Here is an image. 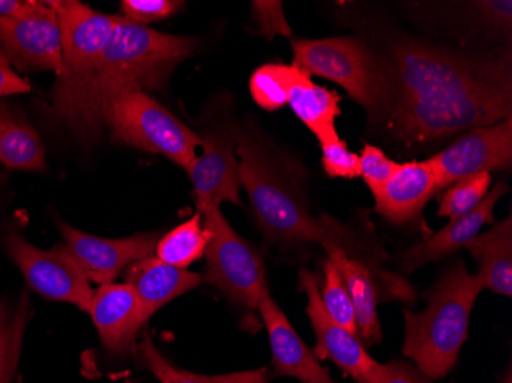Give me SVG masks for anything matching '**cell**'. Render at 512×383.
Instances as JSON below:
<instances>
[{
  "instance_id": "12",
  "label": "cell",
  "mask_w": 512,
  "mask_h": 383,
  "mask_svg": "<svg viewBox=\"0 0 512 383\" xmlns=\"http://www.w3.org/2000/svg\"><path fill=\"white\" fill-rule=\"evenodd\" d=\"M62 34L63 74L56 85L83 79L94 68L122 16L97 13L79 0H51Z\"/></svg>"
},
{
  "instance_id": "5",
  "label": "cell",
  "mask_w": 512,
  "mask_h": 383,
  "mask_svg": "<svg viewBox=\"0 0 512 383\" xmlns=\"http://www.w3.org/2000/svg\"><path fill=\"white\" fill-rule=\"evenodd\" d=\"M293 65L309 76L341 85L370 115L371 125H384L391 105V82L381 53L355 36L292 42Z\"/></svg>"
},
{
  "instance_id": "17",
  "label": "cell",
  "mask_w": 512,
  "mask_h": 383,
  "mask_svg": "<svg viewBox=\"0 0 512 383\" xmlns=\"http://www.w3.org/2000/svg\"><path fill=\"white\" fill-rule=\"evenodd\" d=\"M508 183L499 181L490 189L485 200L473 212L454 218L450 223L434 235L428 236L421 243L408 247L399 255L402 272L410 273L428 266L431 262L444 261L459 250L465 249L468 244L482 232L486 224H494V209L497 201L508 192Z\"/></svg>"
},
{
  "instance_id": "13",
  "label": "cell",
  "mask_w": 512,
  "mask_h": 383,
  "mask_svg": "<svg viewBox=\"0 0 512 383\" xmlns=\"http://www.w3.org/2000/svg\"><path fill=\"white\" fill-rule=\"evenodd\" d=\"M0 51L19 68L46 69L62 76V34L50 2L36 0L27 13L0 23Z\"/></svg>"
},
{
  "instance_id": "8",
  "label": "cell",
  "mask_w": 512,
  "mask_h": 383,
  "mask_svg": "<svg viewBox=\"0 0 512 383\" xmlns=\"http://www.w3.org/2000/svg\"><path fill=\"white\" fill-rule=\"evenodd\" d=\"M7 249L28 284L40 296L88 311L94 290L65 244L50 250L39 249L19 232L11 230L7 236Z\"/></svg>"
},
{
  "instance_id": "11",
  "label": "cell",
  "mask_w": 512,
  "mask_h": 383,
  "mask_svg": "<svg viewBox=\"0 0 512 383\" xmlns=\"http://www.w3.org/2000/svg\"><path fill=\"white\" fill-rule=\"evenodd\" d=\"M428 161L436 172L439 194L463 178L509 169L512 164V117L496 125L467 131Z\"/></svg>"
},
{
  "instance_id": "18",
  "label": "cell",
  "mask_w": 512,
  "mask_h": 383,
  "mask_svg": "<svg viewBox=\"0 0 512 383\" xmlns=\"http://www.w3.org/2000/svg\"><path fill=\"white\" fill-rule=\"evenodd\" d=\"M88 313L109 353L126 356L137 351V336L146 324L135 293L126 282L100 285L92 293Z\"/></svg>"
},
{
  "instance_id": "14",
  "label": "cell",
  "mask_w": 512,
  "mask_h": 383,
  "mask_svg": "<svg viewBox=\"0 0 512 383\" xmlns=\"http://www.w3.org/2000/svg\"><path fill=\"white\" fill-rule=\"evenodd\" d=\"M65 247L76 259L89 282L112 284L120 273L135 262L154 255L160 235L137 233L122 239L100 238L80 232L66 223H59Z\"/></svg>"
},
{
  "instance_id": "20",
  "label": "cell",
  "mask_w": 512,
  "mask_h": 383,
  "mask_svg": "<svg viewBox=\"0 0 512 383\" xmlns=\"http://www.w3.org/2000/svg\"><path fill=\"white\" fill-rule=\"evenodd\" d=\"M126 284L135 293L143 321H149L160 308L184 293L203 284V276L189 270L177 269L151 255L135 262L126 270Z\"/></svg>"
},
{
  "instance_id": "2",
  "label": "cell",
  "mask_w": 512,
  "mask_h": 383,
  "mask_svg": "<svg viewBox=\"0 0 512 383\" xmlns=\"http://www.w3.org/2000/svg\"><path fill=\"white\" fill-rule=\"evenodd\" d=\"M195 48L194 37L158 33L122 16L94 68L77 82L56 85L54 118L88 143L102 134L103 108L114 95L131 88H165L175 68Z\"/></svg>"
},
{
  "instance_id": "24",
  "label": "cell",
  "mask_w": 512,
  "mask_h": 383,
  "mask_svg": "<svg viewBox=\"0 0 512 383\" xmlns=\"http://www.w3.org/2000/svg\"><path fill=\"white\" fill-rule=\"evenodd\" d=\"M137 351L145 367L160 383H270V373L266 367L226 374H200L178 368L160 353L149 336L138 344Z\"/></svg>"
},
{
  "instance_id": "9",
  "label": "cell",
  "mask_w": 512,
  "mask_h": 383,
  "mask_svg": "<svg viewBox=\"0 0 512 383\" xmlns=\"http://www.w3.org/2000/svg\"><path fill=\"white\" fill-rule=\"evenodd\" d=\"M327 258L338 267L347 284L348 295L355 310L358 338L365 348L381 344V321H379V302H413L414 292L407 279L394 273L385 272L379 267L370 266L361 259L350 258L339 247H325Z\"/></svg>"
},
{
  "instance_id": "28",
  "label": "cell",
  "mask_w": 512,
  "mask_h": 383,
  "mask_svg": "<svg viewBox=\"0 0 512 383\" xmlns=\"http://www.w3.org/2000/svg\"><path fill=\"white\" fill-rule=\"evenodd\" d=\"M322 275H324V279H322V285L319 281V285H321L319 292H321L322 304H324L325 310L332 316L336 324L358 336L355 310H353L352 299L348 295L344 276L341 275L338 267L329 258L322 262Z\"/></svg>"
},
{
  "instance_id": "29",
  "label": "cell",
  "mask_w": 512,
  "mask_h": 383,
  "mask_svg": "<svg viewBox=\"0 0 512 383\" xmlns=\"http://www.w3.org/2000/svg\"><path fill=\"white\" fill-rule=\"evenodd\" d=\"M322 151V167L330 178L361 177V164L359 155L348 149L347 143L339 135L319 141Z\"/></svg>"
},
{
  "instance_id": "15",
  "label": "cell",
  "mask_w": 512,
  "mask_h": 383,
  "mask_svg": "<svg viewBox=\"0 0 512 383\" xmlns=\"http://www.w3.org/2000/svg\"><path fill=\"white\" fill-rule=\"evenodd\" d=\"M203 152L186 167L197 198V209L223 203L241 204L237 137L234 128H214L201 135Z\"/></svg>"
},
{
  "instance_id": "6",
  "label": "cell",
  "mask_w": 512,
  "mask_h": 383,
  "mask_svg": "<svg viewBox=\"0 0 512 383\" xmlns=\"http://www.w3.org/2000/svg\"><path fill=\"white\" fill-rule=\"evenodd\" d=\"M198 213L209 232L203 281L243 310L246 327L260 328L258 305L270 295L263 258L230 227L220 207H204Z\"/></svg>"
},
{
  "instance_id": "19",
  "label": "cell",
  "mask_w": 512,
  "mask_h": 383,
  "mask_svg": "<svg viewBox=\"0 0 512 383\" xmlns=\"http://www.w3.org/2000/svg\"><path fill=\"white\" fill-rule=\"evenodd\" d=\"M439 194L437 177L430 161L401 164L393 177L382 186L376 201V212L393 226L405 227L421 220L428 201Z\"/></svg>"
},
{
  "instance_id": "26",
  "label": "cell",
  "mask_w": 512,
  "mask_h": 383,
  "mask_svg": "<svg viewBox=\"0 0 512 383\" xmlns=\"http://www.w3.org/2000/svg\"><path fill=\"white\" fill-rule=\"evenodd\" d=\"M28 296L16 307L0 302V383H13L27 327Z\"/></svg>"
},
{
  "instance_id": "31",
  "label": "cell",
  "mask_w": 512,
  "mask_h": 383,
  "mask_svg": "<svg viewBox=\"0 0 512 383\" xmlns=\"http://www.w3.org/2000/svg\"><path fill=\"white\" fill-rule=\"evenodd\" d=\"M183 2L175 0H123V16L126 20L138 25L157 22V20L166 19L180 10Z\"/></svg>"
},
{
  "instance_id": "23",
  "label": "cell",
  "mask_w": 512,
  "mask_h": 383,
  "mask_svg": "<svg viewBox=\"0 0 512 383\" xmlns=\"http://www.w3.org/2000/svg\"><path fill=\"white\" fill-rule=\"evenodd\" d=\"M0 163L16 171H43L46 154L36 129L0 103Z\"/></svg>"
},
{
  "instance_id": "34",
  "label": "cell",
  "mask_w": 512,
  "mask_h": 383,
  "mask_svg": "<svg viewBox=\"0 0 512 383\" xmlns=\"http://www.w3.org/2000/svg\"><path fill=\"white\" fill-rule=\"evenodd\" d=\"M36 0H0V23H7L33 8Z\"/></svg>"
},
{
  "instance_id": "21",
  "label": "cell",
  "mask_w": 512,
  "mask_h": 383,
  "mask_svg": "<svg viewBox=\"0 0 512 383\" xmlns=\"http://www.w3.org/2000/svg\"><path fill=\"white\" fill-rule=\"evenodd\" d=\"M295 65H287L286 86H284V106L289 105L318 141L327 140L338 134L336 118L342 114L339 108L341 95L336 91L316 85Z\"/></svg>"
},
{
  "instance_id": "25",
  "label": "cell",
  "mask_w": 512,
  "mask_h": 383,
  "mask_svg": "<svg viewBox=\"0 0 512 383\" xmlns=\"http://www.w3.org/2000/svg\"><path fill=\"white\" fill-rule=\"evenodd\" d=\"M207 243L209 232L203 226V218L197 212L188 221L160 236L155 247V256L168 266L188 270L191 264L206 253Z\"/></svg>"
},
{
  "instance_id": "1",
  "label": "cell",
  "mask_w": 512,
  "mask_h": 383,
  "mask_svg": "<svg viewBox=\"0 0 512 383\" xmlns=\"http://www.w3.org/2000/svg\"><path fill=\"white\" fill-rule=\"evenodd\" d=\"M382 57L391 82L384 126L407 148L512 117L511 51L465 53L401 36Z\"/></svg>"
},
{
  "instance_id": "32",
  "label": "cell",
  "mask_w": 512,
  "mask_h": 383,
  "mask_svg": "<svg viewBox=\"0 0 512 383\" xmlns=\"http://www.w3.org/2000/svg\"><path fill=\"white\" fill-rule=\"evenodd\" d=\"M375 383H436V380L428 377L427 374L422 373L413 362L408 359H391L385 362L381 367V374ZM511 383V377L506 379V382Z\"/></svg>"
},
{
  "instance_id": "4",
  "label": "cell",
  "mask_w": 512,
  "mask_h": 383,
  "mask_svg": "<svg viewBox=\"0 0 512 383\" xmlns=\"http://www.w3.org/2000/svg\"><path fill=\"white\" fill-rule=\"evenodd\" d=\"M482 290L462 259L448 264L425 292L424 310H404L405 359L431 379L447 377L467 342L471 315Z\"/></svg>"
},
{
  "instance_id": "27",
  "label": "cell",
  "mask_w": 512,
  "mask_h": 383,
  "mask_svg": "<svg viewBox=\"0 0 512 383\" xmlns=\"http://www.w3.org/2000/svg\"><path fill=\"white\" fill-rule=\"evenodd\" d=\"M491 183H493V177L490 172H482V174L456 181L440 192L442 195L439 198L437 215L454 220L473 212L490 192Z\"/></svg>"
},
{
  "instance_id": "7",
  "label": "cell",
  "mask_w": 512,
  "mask_h": 383,
  "mask_svg": "<svg viewBox=\"0 0 512 383\" xmlns=\"http://www.w3.org/2000/svg\"><path fill=\"white\" fill-rule=\"evenodd\" d=\"M103 126L123 145L142 149L186 167L197 157L201 135L140 89H125L103 108Z\"/></svg>"
},
{
  "instance_id": "30",
  "label": "cell",
  "mask_w": 512,
  "mask_h": 383,
  "mask_svg": "<svg viewBox=\"0 0 512 383\" xmlns=\"http://www.w3.org/2000/svg\"><path fill=\"white\" fill-rule=\"evenodd\" d=\"M361 164V177L370 187L371 194H378L385 183L398 171L401 163L390 160L382 149L373 145H365L359 155Z\"/></svg>"
},
{
  "instance_id": "16",
  "label": "cell",
  "mask_w": 512,
  "mask_h": 383,
  "mask_svg": "<svg viewBox=\"0 0 512 383\" xmlns=\"http://www.w3.org/2000/svg\"><path fill=\"white\" fill-rule=\"evenodd\" d=\"M258 315L269 336L276 377H290L299 383H338L330 371L322 367L315 351L302 341L272 295L260 302Z\"/></svg>"
},
{
  "instance_id": "22",
  "label": "cell",
  "mask_w": 512,
  "mask_h": 383,
  "mask_svg": "<svg viewBox=\"0 0 512 383\" xmlns=\"http://www.w3.org/2000/svg\"><path fill=\"white\" fill-rule=\"evenodd\" d=\"M465 249L477 262V279L483 290L496 295L512 296V217L494 224L488 232L479 233Z\"/></svg>"
},
{
  "instance_id": "10",
  "label": "cell",
  "mask_w": 512,
  "mask_h": 383,
  "mask_svg": "<svg viewBox=\"0 0 512 383\" xmlns=\"http://www.w3.org/2000/svg\"><path fill=\"white\" fill-rule=\"evenodd\" d=\"M298 287L307 296V316L316 336L319 361H332L356 383H375L382 364L368 353L358 336L333 321L322 304L319 276L309 269L299 270Z\"/></svg>"
},
{
  "instance_id": "3",
  "label": "cell",
  "mask_w": 512,
  "mask_h": 383,
  "mask_svg": "<svg viewBox=\"0 0 512 383\" xmlns=\"http://www.w3.org/2000/svg\"><path fill=\"white\" fill-rule=\"evenodd\" d=\"M235 137L241 184L246 186L256 224L269 246L284 252L312 244H319L322 249L335 246L350 258L381 266L384 250L367 246L335 218L313 215L292 166L244 129H235Z\"/></svg>"
},
{
  "instance_id": "33",
  "label": "cell",
  "mask_w": 512,
  "mask_h": 383,
  "mask_svg": "<svg viewBox=\"0 0 512 383\" xmlns=\"http://www.w3.org/2000/svg\"><path fill=\"white\" fill-rule=\"evenodd\" d=\"M31 91V85L14 73L11 63L5 54L0 51V97L7 95L27 94Z\"/></svg>"
}]
</instances>
